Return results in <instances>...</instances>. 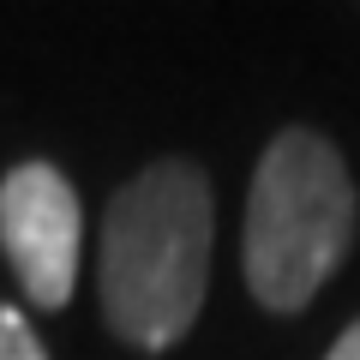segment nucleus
<instances>
[{"mask_svg":"<svg viewBox=\"0 0 360 360\" xmlns=\"http://www.w3.org/2000/svg\"><path fill=\"white\" fill-rule=\"evenodd\" d=\"M354 180L336 144L312 127H283L264 144L246 193V288L264 312H300L354 246Z\"/></svg>","mask_w":360,"mask_h":360,"instance_id":"nucleus-2","label":"nucleus"},{"mask_svg":"<svg viewBox=\"0 0 360 360\" xmlns=\"http://www.w3.org/2000/svg\"><path fill=\"white\" fill-rule=\"evenodd\" d=\"M210 234H217L210 180L180 156L150 162L108 198L96 300L127 348L168 354L198 324L210 288Z\"/></svg>","mask_w":360,"mask_h":360,"instance_id":"nucleus-1","label":"nucleus"},{"mask_svg":"<svg viewBox=\"0 0 360 360\" xmlns=\"http://www.w3.org/2000/svg\"><path fill=\"white\" fill-rule=\"evenodd\" d=\"M0 360H49L37 324H30L18 307H6V300H0Z\"/></svg>","mask_w":360,"mask_h":360,"instance_id":"nucleus-4","label":"nucleus"},{"mask_svg":"<svg viewBox=\"0 0 360 360\" xmlns=\"http://www.w3.org/2000/svg\"><path fill=\"white\" fill-rule=\"evenodd\" d=\"M0 246L30 307L60 312L78 288L84 205L54 162H18L0 180Z\"/></svg>","mask_w":360,"mask_h":360,"instance_id":"nucleus-3","label":"nucleus"},{"mask_svg":"<svg viewBox=\"0 0 360 360\" xmlns=\"http://www.w3.org/2000/svg\"><path fill=\"white\" fill-rule=\"evenodd\" d=\"M324 360H360V319H354V324H348V330L330 342V354H324Z\"/></svg>","mask_w":360,"mask_h":360,"instance_id":"nucleus-5","label":"nucleus"}]
</instances>
